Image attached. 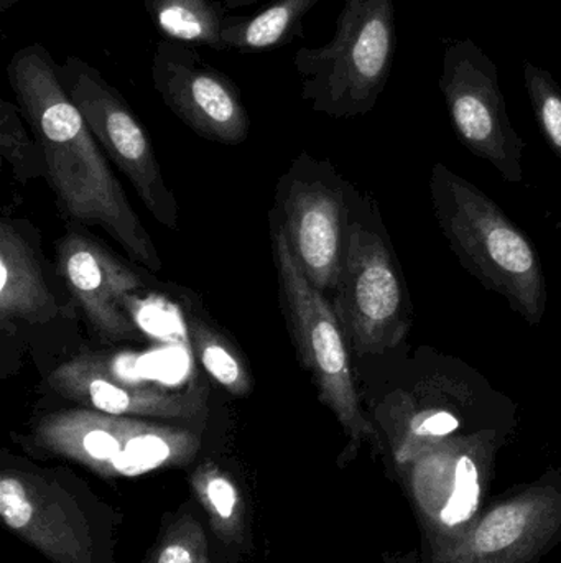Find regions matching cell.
<instances>
[{
    "label": "cell",
    "mask_w": 561,
    "mask_h": 563,
    "mask_svg": "<svg viewBox=\"0 0 561 563\" xmlns=\"http://www.w3.org/2000/svg\"><path fill=\"white\" fill-rule=\"evenodd\" d=\"M7 78L25 121L45 154L46 177L72 220L108 231L150 271L161 261L109 167L99 142L69 98L58 63L42 43L13 53Z\"/></svg>",
    "instance_id": "1"
},
{
    "label": "cell",
    "mask_w": 561,
    "mask_h": 563,
    "mask_svg": "<svg viewBox=\"0 0 561 563\" xmlns=\"http://www.w3.org/2000/svg\"><path fill=\"white\" fill-rule=\"evenodd\" d=\"M379 361L391 369L368 416L399 466L438 443L516 426V404L460 357L405 346Z\"/></svg>",
    "instance_id": "2"
},
{
    "label": "cell",
    "mask_w": 561,
    "mask_h": 563,
    "mask_svg": "<svg viewBox=\"0 0 561 563\" xmlns=\"http://www.w3.org/2000/svg\"><path fill=\"white\" fill-rule=\"evenodd\" d=\"M0 518L10 534L52 563H115L121 509L65 466L2 453Z\"/></svg>",
    "instance_id": "3"
},
{
    "label": "cell",
    "mask_w": 561,
    "mask_h": 563,
    "mask_svg": "<svg viewBox=\"0 0 561 563\" xmlns=\"http://www.w3.org/2000/svg\"><path fill=\"white\" fill-rule=\"evenodd\" d=\"M20 445L109 482L191 468L206 459V427L112 416L86 407L56 410L33 422Z\"/></svg>",
    "instance_id": "4"
},
{
    "label": "cell",
    "mask_w": 561,
    "mask_h": 563,
    "mask_svg": "<svg viewBox=\"0 0 561 563\" xmlns=\"http://www.w3.org/2000/svg\"><path fill=\"white\" fill-rule=\"evenodd\" d=\"M428 187L438 227L463 269L537 327L549 290L532 241L496 201L447 165H434Z\"/></svg>",
    "instance_id": "5"
},
{
    "label": "cell",
    "mask_w": 561,
    "mask_h": 563,
    "mask_svg": "<svg viewBox=\"0 0 561 563\" xmlns=\"http://www.w3.org/2000/svg\"><path fill=\"white\" fill-rule=\"evenodd\" d=\"M394 53V0H346L333 38L295 53L302 98L332 118L368 114L388 85Z\"/></svg>",
    "instance_id": "6"
},
{
    "label": "cell",
    "mask_w": 561,
    "mask_h": 563,
    "mask_svg": "<svg viewBox=\"0 0 561 563\" xmlns=\"http://www.w3.org/2000/svg\"><path fill=\"white\" fill-rule=\"evenodd\" d=\"M335 291L333 307L359 360H384L408 346L414 305L378 213L371 218L351 213Z\"/></svg>",
    "instance_id": "7"
},
{
    "label": "cell",
    "mask_w": 561,
    "mask_h": 563,
    "mask_svg": "<svg viewBox=\"0 0 561 563\" xmlns=\"http://www.w3.org/2000/svg\"><path fill=\"white\" fill-rule=\"evenodd\" d=\"M273 251L300 360L315 380L319 400L335 413L348 435V449L343 453L341 462L349 460L362 442L379 443L378 432L362 406L358 376L349 354L351 346L335 307L306 279L293 257L282 224L273 234Z\"/></svg>",
    "instance_id": "8"
},
{
    "label": "cell",
    "mask_w": 561,
    "mask_h": 563,
    "mask_svg": "<svg viewBox=\"0 0 561 563\" xmlns=\"http://www.w3.org/2000/svg\"><path fill=\"white\" fill-rule=\"evenodd\" d=\"M438 82L461 144L507 184H520L526 144L510 122L496 63L473 40H451Z\"/></svg>",
    "instance_id": "9"
},
{
    "label": "cell",
    "mask_w": 561,
    "mask_h": 563,
    "mask_svg": "<svg viewBox=\"0 0 561 563\" xmlns=\"http://www.w3.org/2000/svg\"><path fill=\"white\" fill-rule=\"evenodd\" d=\"M69 98L105 154L132 181L155 220L168 230L178 223V207L168 190L150 139L117 88L79 56L58 65Z\"/></svg>",
    "instance_id": "10"
},
{
    "label": "cell",
    "mask_w": 561,
    "mask_h": 563,
    "mask_svg": "<svg viewBox=\"0 0 561 563\" xmlns=\"http://www.w3.org/2000/svg\"><path fill=\"white\" fill-rule=\"evenodd\" d=\"M152 81L168 109L207 141H246L250 118L231 76L204 62L197 46L161 38L152 58Z\"/></svg>",
    "instance_id": "11"
},
{
    "label": "cell",
    "mask_w": 561,
    "mask_h": 563,
    "mask_svg": "<svg viewBox=\"0 0 561 563\" xmlns=\"http://www.w3.org/2000/svg\"><path fill=\"white\" fill-rule=\"evenodd\" d=\"M509 433L486 430L424 450L405 463L418 509L441 538L463 532L476 518L484 473Z\"/></svg>",
    "instance_id": "12"
},
{
    "label": "cell",
    "mask_w": 561,
    "mask_h": 563,
    "mask_svg": "<svg viewBox=\"0 0 561 563\" xmlns=\"http://www.w3.org/2000/svg\"><path fill=\"white\" fill-rule=\"evenodd\" d=\"M48 384L63 399L86 409L206 427L207 397L198 387L168 390L157 384L127 383L96 354L66 361L49 374Z\"/></svg>",
    "instance_id": "13"
},
{
    "label": "cell",
    "mask_w": 561,
    "mask_h": 563,
    "mask_svg": "<svg viewBox=\"0 0 561 563\" xmlns=\"http://www.w3.org/2000/svg\"><path fill=\"white\" fill-rule=\"evenodd\" d=\"M59 269L89 323L112 341L141 340L131 303L141 277L98 241L69 234L59 244Z\"/></svg>",
    "instance_id": "14"
},
{
    "label": "cell",
    "mask_w": 561,
    "mask_h": 563,
    "mask_svg": "<svg viewBox=\"0 0 561 563\" xmlns=\"http://www.w3.org/2000/svg\"><path fill=\"white\" fill-rule=\"evenodd\" d=\"M290 250L318 290H335L341 276L349 210L345 191L323 181H295L283 203Z\"/></svg>",
    "instance_id": "15"
},
{
    "label": "cell",
    "mask_w": 561,
    "mask_h": 563,
    "mask_svg": "<svg viewBox=\"0 0 561 563\" xmlns=\"http://www.w3.org/2000/svg\"><path fill=\"white\" fill-rule=\"evenodd\" d=\"M191 496L206 519L216 563H244L254 552L253 511L236 473L216 460L191 466Z\"/></svg>",
    "instance_id": "16"
},
{
    "label": "cell",
    "mask_w": 561,
    "mask_h": 563,
    "mask_svg": "<svg viewBox=\"0 0 561 563\" xmlns=\"http://www.w3.org/2000/svg\"><path fill=\"white\" fill-rule=\"evenodd\" d=\"M547 501L519 498L504 503L484 516L457 545L455 563H507L529 551L546 532Z\"/></svg>",
    "instance_id": "17"
},
{
    "label": "cell",
    "mask_w": 561,
    "mask_h": 563,
    "mask_svg": "<svg viewBox=\"0 0 561 563\" xmlns=\"http://www.w3.org/2000/svg\"><path fill=\"white\" fill-rule=\"evenodd\" d=\"M55 297L29 241L9 221L0 224V323H45L55 318Z\"/></svg>",
    "instance_id": "18"
},
{
    "label": "cell",
    "mask_w": 561,
    "mask_h": 563,
    "mask_svg": "<svg viewBox=\"0 0 561 563\" xmlns=\"http://www.w3.org/2000/svg\"><path fill=\"white\" fill-rule=\"evenodd\" d=\"M325 0H273L254 15H227L223 38L227 49L259 53L305 38L303 19Z\"/></svg>",
    "instance_id": "19"
},
{
    "label": "cell",
    "mask_w": 561,
    "mask_h": 563,
    "mask_svg": "<svg viewBox=\"0 0 561 563\" xmlns=\"http://www.w3.org/2000/svg\"><path fill=\"white\" fill-rule=\"evenodd\" d=\"M145 12L164 38L224 52V20L220 0H144Z\"/></svg>",
    "instance_id": "20"
},
{
    "label": "cell",
    "mask_w": 561,
    "mask_h": 563,
    "mask_svg": "<svg viewBox=\"0 0 561 563\" xmlns=\"http://www.w3.org/2000/svg\"><path fill=\"white\" fill-rule=\"evenodd\" d=\"M142 563H216L206 519L193 496L165 512Z\"/></svg>",
    "instance_id": "21"
},
{
    "label": "cell",
    "mask_w": 561,
    "mask_h": 563,
    "mask_svg": "<svg viewBox=\"0 0 561 563\" xmlns=\"http://www.w3.org/2000/svg\"><path fill=\"white\" fill-rule=\"evenodd\" d=\"M188 331L206 373L233 396H247L253 390V376L226 338L197 318L188 321Z\"/></svg>",
    "instance_id": "22"
},
{
    "label": "cell",
    "mask_w": 561,
    "mask_h": 563,
    "mask_svg": "<svg viewBox=\"0 0 561 563\" xmlns=\"http://www.w3.org/2000/svg\"><path fill=\"white\" fill-rule=\"evenodd\" d=\"M19 106L0 101V154L22 181L48 175L45 154L33 141L22 122Z\"/></svg>",
    "instance_id": "23"
},
{
    "label": "cell",
    "mask_w": 561,
    "mask_h": 563,
    "mask_svg": "<svg viewBox=\"0 0 561 563\" xmlns=\"http://www.w3.org/2000/svg\"><path fill=\"white\" fill-rule=\"evenodd\" d=\"M527 95L550 151L561 161V88L547 69L526 63Z\"/></svg>",
    "instance_id": "24"
},
{
    "label": "cell",
    "mask_w": 561,
    "mask_h": 563,
    "mask_svg": "<svg viewBox=\"0 0 561 563\" xmlns=\"http://www.w3.org/2000/svg\"><path fill=\"white\" fill-rule=\"evenodd\" d=\"M259 2H267V0H224V5L227 10L244 9V7L256 5Z\"/></svg>",
    "instance_id": "25"
},
{
    "label": "cell",
    "mask_w": 561,
    "mask_h": 563,
    "mask_svg": "<svg viewBox=\"0 0 561 563\" xmlns=\"http://www.w3.org/2000/svg\"><path fill=\"white\" fill-rule=\"evenodd\" d=\"M16 0H0V7H2V10L9 9V7H12L13 3H15Z\"/></svg>",
    "instance_id": "26"
}]
</instances>
